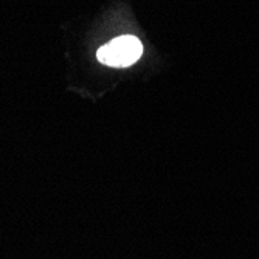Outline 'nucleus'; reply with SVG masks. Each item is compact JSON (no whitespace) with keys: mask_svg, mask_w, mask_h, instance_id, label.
<instances>
[{"mask_svg":"<svg viewBox=\"0 0 259 259\" xmlns=\"http://www.w3.org/2000/svg\"><path fill=\"white\" fill-rule=\"evenodd\" d=\"M143 45L134 36H121L103 45L98 50V61L110 67H127L138 61Z\"/></svg>","mask_w":259,"mask_h":259,"instance_id":"f257e3e1","label":"nucleus"}]
</instances>
